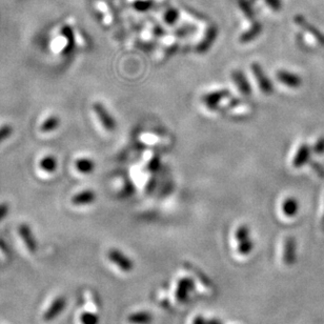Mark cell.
<instances>
[{
    "label": "cell",
    "mask_w": 324,
    "mask_h": 324,
    "mask_svg": "<svg viewBox=\"0 0 324 324\" xmlns=\"http://www.w3.org/2000/svg\"><path fill=\"white\" fill-rule=\"evenodd\" d=\"M92 111L97 119L99 126L105 130V132L112 133L117 128V123L114 117L108 111V108L100 102H95L92 107Z\"/></svg>",
    "instance_id": "6da1fadb"
},
{
    "label": "cell",
    "mask_w": 324,
    "mask_h": 324,
    "mask_svg": "<svg viewBox=\"0 0 324 324\" xmlns=\"http://www.w3.org/2000/svg\"><path fill=\"white\" fill-rule=\"evenodd\" d=\"M230 95L229 91L225 88H217L212 89V91L204 93L201 97V103L203 107L209 109L211 112H217L219 111L220 106H221L222 101Z\"/></svg>",
    "instance_id": "7a4b0ae2"
},
{
    "label": "cell",
    "mask_w": 324,
    "mask_h": 324,
    "mask_svg": "<svg viewBox=\"0 0 324 324\" xmlns=\"http://www.w3.org/2000/svg\"><path fill=\"white\" fill-rule=\"evenodd\" d=\"M251 75L253 80L256 84L257 88L262 95H271L274 91V87L271 80L267 78L266 74L264 73L263 68L257 63H253L251 65Z\"/></svg>",
    "instance_id": "3957f363"
},
{
    "label": "cell",
    "mask_w": 324,
    "mask_h": 324,
    "mask_svg": "<svg viewBox=\"0 0 324 324\" xmlns=\"http://www.w3.org/2000/svg\"><path fill=\"white\" fill-rule=\"evenodd\" d=\"M108 258L123 273H130L135 267L134 261L118 249L108 250Z\"/></svg>",
    "instance_id": "277c9868"
},
{
    "label": "cell",
    "mask_w": 324,
    "mask_h": 324,
    "mask_svg": "<svg viewBox=\"0 0 324 324\" xmlns=\"http://www.w3.org/2000/svg\"><path fill=\"white\" fill-rule=\"evenodd\" d=\"M297 260V242L293 236H287L282 247V262L286 266H293Z\"/></svg>",
    "instance_id": "5b68a950"
},
{
    "label": "cell",
    "mask_w": 324,
    "mask_h": 324,
    "mask_svg": "<svg viewBox=\"0 0 324 324\" xmlns=\"http://www.w3.org/2000/svg\"><path fill=\"white\" fill-rule=\"evenodd\" d=\"M57 159L51 154H44L39 158L37 163V172L41 177H51L57 171Z\"/></svg>",
    "instance_id": "8992f818"
},
{
    "label": "cell",
    "mask_w": 324,
    "mask_h": 324,
    "mask_svg": "<svg viewBox=\"0 0 324 324\" xmlns=\"http://www.w3.org/2000/svg\"><path fill=\"white\" fill-rule=\"evenodd\" d=\"M195 289L194 281L188 277L179 278L175 285V298L178 302H185L190 298L191 293Z\"/></svg>",
    "instance_id": "52a82bcc"
},
{
    "label": "cell",
    "mask_w": 324,
    "mask_h": 324,
    "mask_svg": "<svg viewBox=\"0 0 324 324\" xmlns=\"http://www.w3.org/2000/svg\"><path fill=\"white\" fill-rule=\"evenodd\" d=\"M275 78L279 84L283 85L284 86L289 88H298L302 85V79L299 75L295 74L291 71L283 70V68H280V70L276 71Z\"/></svg>",
    "instance_id": "ba28073f"
},
{
    "label": "cell",
    "mask_w": 324,
    "mask_h": 324,
    "mask_svg": "<svg viewBox=\"0 0 324 324\" xmlns=\"http://www.w3.org/2000/svg\"><path fill=\"white\" fill-rule=\"evenodd\" d=\"M312 153V148L307 143H301L296 150V153L292 159V167L294 169H300L303 165L306 164L309 160Z\"/></svg>",
    "instance_id": "9c48e42d"
},
{
    "label": "cell",
    "mask_w": 324,
    "mask_h": 324,
    "mask_svg": "<svg viewBox=\"0 0 324 324\" xmlns=\"http://www.w3.org/2000/svg\"><path fill=\"white\" fill-rule=\"evenodd\" d=\"M232 81L235 86L237 91L244 96V97H250L252 94V87L247 81L245 75L241 71H234L232 73Z\"/></svg>",
    "instance_id": "30bf717a"
},
{
    "label": "cell",
    "mask_w": 324,
    "mask_h": 324,
    "mask_svg": "<svg viewBox=\"0 0 324 324\" xmlns=\"http://www.w3.org/2000/svg\"><path fill=\"white\" fill-rule=\"evenodd\" d=\"M65 306H66V299L64 297V296L57 297L52 302V304L43 314V320L46 322H50L55 318H57V317L65 311Z\"/></svg>",
    "instance_id": "8fae6325"
},
{
    "label": "cell",
    "mask_w": 324,
    "mask_h": 324,
    "mask_svg": "<svg viewBox=\"0 0 324 324\" xmlns=\"http://www.w3.org/2000/svg\"><path fill=\"white\" fill-rule=\"evenodd\" d=\"M18 234L20 238H22V242L24 243L25 247L31 253H34L37 250V243L36 240L34 238L33 233L31 231V227L27 224H20L18 226Z\"/></svg>",
    "instance_id": "7c38bea8"
},
{
    "label": "cell",
    "mask_w": 324,
    "mask_h": 324,
    "mask_svg": "<svg viewBox=\"0 0 324 324\" xmlns=\"http://www.w3.org/2000/svg\"><path fill=\"white\" fill-rule=\"evenodd\" d=\"M60 119L57 115L49 114L46 115L43 121L39 125V133L43 135L52 134L60 126Z\"/></svg>",
    "instance_id": "4fadbf2b"
},
{
    "label": "cell",
    "mask_w": 324,
    "mask_h": 324,
    "mask_svg": "<svg viewBox=\"0 0 324 324\" xmlns=\"http://www.w3.org/2000/svg\"><path fill=\"white\" fill-rule=\"evenodd\" d=\"M97 196H96L95 192L92 190H82L78 193H76V194L72 197L71 201L72 204L76 205V206H86V205H89L92 204Z\"/></svg>",
    "instance_id": "5bb4252c"
},
{
    "label": "cell",
    "mask_w": 324,
    "mask_h": 324,
    "mask_svg": "<svg viewBox=\"0 0 324 324\" xmlns=\"http://www.w3.org/2000/svg\"><path fill=\"white\" fill-rule=\"evenodd\" d=\"M71 39L68 38L66 32L59 33L56 37H54L51 41V50L55 54H61L66 51L70 46Z\"/></svg>",
    "instance_id": "9a60e30c"
},
{
    "label": "cell",
    "mask_w": 324,
    "mask_h": 324,
    "mask_svg": "<svg viewBox=\"0 0 324 324\" xmlns=\"http://www.w3.org/2000/svg\"><path fill=\"white\" fill-rule=\"evenodd\" d=\"M282 214L287 218H293L299 213V202L295 197H286L281 202Z\"/></svg>",
    "instance_id": "2e32d148"
},
{
    "label": "cell",
    "mask_w": 324,
    "mask_h": 324,
    "mask_svg": "<svg viewBox=\"0 0 324 324\" xmlns=\"http://www.w3.org/2000/svg\"><path fill=\"white\" fill-rule=\"evenodd\" d=\"M74 165H75L76 171L82 175L92 174L96 168L95 161L93 159H91L89 157H86V156L77 158V159L75 160Z\"/></svg>",
    "instance_id": "e0dca14e"
},
{
    "label": "cell",
    "mask_w": 324,
    "mask_h": 324,
    "mask_svg": "<svg viewBox=\"0 0 324 324\" xmlns=\"http://www.w3.org/2000/svg\"><path fill=\"white\" fill-rule=\"evenodd\" d=\"M296 22H297V24H299L309 36H312L320 45L324 46V36L320 33V31H318L315 26L305 22L302 17H296Z\"/></svg>",
    "instance_id": "ac0fdd59"
},
{
    "label": "cell",
    "mask_w": 324,
    "mask_h": 324,
    "mask_svg": "<svg viewBox=\"0 0 324 324\" xmlns=\"http://www.w3.org/2000/svg\"><path fill=\"white\" fill-rule=\"evenodd\" d=\"M127 321L129 324H151L154 317L148 311H139L129 315Z\"/></svg>",
    "instance_id": "d6986e66"
},
{
    "label": "cell",
    "mask_w": 324,
    "mask_h": 324,
    "mask_svg": "<svg viewBox=\"0 0 324 324\" xmlns=\"http://www.w3.org/2000/svg\"><path fill=\"white\" fill-rule=\"evenodd\" d=\"M234 238H235L236 243L243 242L245 240H249L252 238L251 236V230L246 224H240L236 227L235 232H234Z\"/></svg>",
    "instance_id": "ffe728a7"
},
{
    "label": "cell",
    "mask_w": 324,
    "mask_h": 324,
    "mask_svg": "<svg viewBox=\"0 0 324 324\" xmlns=\"http://www.w3.org/2000/svg\"><path fill=\"white\" fill-rule=\"evenodd\" d=\"M187 266H188V268H190L191 272L196 276V277H197V279L199 280L200 283H201L203 286H205L206 288L213 289V287H212V286H213V283H212V281L208 278V276H206L205 274H203L201 271L199 270V268H196L195 266H193V265H191V264H188Z\"/></svg>",
    "instance_id": "44dd1931"
},
{
    "label": "cell",
    "mask_w": 324,
    "mask_h": 324,
    "mask_svg": "<svg viewBox=\"0 0 324 324\" xmlns=\"http://www.w3.org/2000/svg\"><path fill=\"white\" fill-rule=\"evenodd\" d=\"M254 250V241L253 239L245 240L243 242L237 243V253L240 256H249Z\"/></svg>",
    "instance_id": "7402d4cb"
},
{
    "label": "cell",
    "mask_w": 324,
    "mask_h": 324,
    "mask_svg": "<svg viewBox=\"0 0 324 324\" xmlns=\"http://www.w3.org/2000/svg\"><path fill=\"white\" fill-rule=\"evenodd\" d=\"M81 324H99V316L92 312H84L80 315Z\"/></svg>",
    "instance_id": "603a6c76"
},
{
    "label": "cell",
    "mask_w": 324,
    "mask_h": 324,
    "mask_svg": "<svg viewBox=\"0 0 324 324\" xmlns=\"http://www.w3.org/2000/svg\"><path fill=\"white\" fill-rule=\"evenodd\" d=\"M13 127L9 123H2L0 126V144L4 142L13 134Z\"/></svg>",
    "instance_id": "cb8c5ba5"
},
{
    "label": "cell",
    "mask_w": 324,
    "mask_h": 324,
    "mask_svg": "<svg viewBox=\"0 0 324 324\" xmlns=\"http://www.w3.org/2000/svg\"><path fill=\"white\" fill-rule=\"evenodd\" d=\"M312 151H314L317 155H322L324 154V137H320L316 140L314 146L312 148Z\"/></svg>",
    "instance_id": "d4e9b609"
},
{
    "label": "cell",
    "mask_w": 324,
    "mask_h": 324,
    "mask_svg": "<svg viewBox=\"0 0 324 324\" xmlns=\"http://www.w3.org/2000/svg\"><path fill=\"white\" fill-rule=\"evenodd\" d=\"M9 213V205L5 202H0V222L6 217Z\"/></svg>",
    "instance_id": "484cf974"
},
{
    "label": "cell",
    "mask_w": 324,
    "mask_h": 324,
    "mask_svg": "<svg viewBox=\"0 0 324 324\" xmlns=\"http://www.w3.org/2000/svg\"><path fill=\"white\" fill-rule=\"evenodd\" d=\"M193 324H206V320L202 316H197L195 317L194 321H193Z\"/></svg>",
    "instance_id": "4316f807"
},
{
    "label": "cell",
    "mask_w": 324,
    "mask_h": 324,
    "mask_svg": "<svg viewBox=\"0 0 324 324\" xmlns=\"http://www.w3.org/2000/svg\"><path fill=\"white\" fill-rule=\"evenodd\" d=\"M206 324H222V322L218 319H211L206 320Z\"/></svg>",
    "instance_id": "83f0119b"
},
{
    "label": "cell",
    "mask_w": 324,
    "mask_h": 324,
    "mask_svg": "<svg viewBox=\"0 0 324 324\" xmlns=\"http://www.w3.org/2000/svg\"><path fill=\"white\" fill-rule=\"evenodd\" d=\"M320 225H321V230L324 231V212H323V214H322L321 221H320Z\"/></svg>",
    "instance_id": "f1b7e54d"
}]
</instances>
